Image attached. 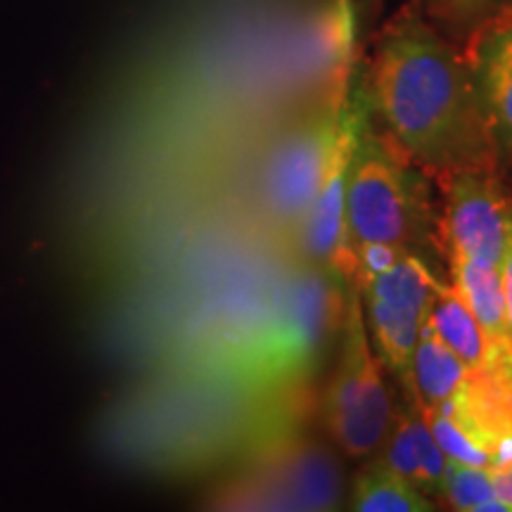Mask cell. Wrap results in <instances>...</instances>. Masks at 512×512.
Wrapping results in <instances>:
<instances>
[{"mask_svg":"<svg viewBox=\"0 0 512 512\" xmlns=\"http://www.w3.org/2000/svg\"><path fill=\"white\" fill-rule=\"evenodd\" d=\"M370 117L425 171L498 166V150L465 53L422 17L403 8L377 38L366 81Z\"/></svg>","mask_w":512,"mask_h":512,"instance_id":"1","label":"cell"},{"mask_svg":"<svg viewBox=\"0 0 512 512\" xmlns=\"http://www.w3.org/2000/svg\"><path fill=\"white\" fill-rule=\"evenodd\" d=\"M344 304L347 283L311 264L278 292L252 330L223 351L221 373L266 396L306 384L342 328Z\"/></svg>","mask_w":512,"mask_h":512,"instance_id":"2","label":"cell"},{"mask_svg":"<svg viewBox=\"0 0 512 512\" xmlns=\"http://www.w3.org/2000/svg\"><path fill=\"white\" fill-rule=\"evenodd\" d=\"M299 387L285 389L278 408L261 415L240 477L214 498L226 510H337L344 503V477L335 453L299 434L294 408Z\"/></svg>","mask_w":512,"mask_h":512,"instance_id":"3","label":"cell"},{"mask_svg":"<svg viewBox=\"0 0 512 512\" xmlns=\"http://www.w3.org/2000/svg\"><path fill=\"white\" fill-rule=\"evenodd\" d=\"M427 181L430 176L368 117L344 192L351 242H389L415 252L432 242L439 245V216L432 211Z\"/></svg>","mask_w":512,"mask_h":512,"instance_id":"4","label":"cell"},{"mask_svg":"<svg viewBox=\"0 0 512 512\" xmlns=\"http://www.w3.org/2000/svg\"><path fill=\"white\" fill-rule=\"evenodd\" d=\"M342 347L325 389L323 425L332 444L347 458H373L387 439L396 418V406L384 382V368L375 356L366 328L361 290L347 285L342 318Z\"/></svg>","mask_w":512,"mask_h":512,"instance_id":"5","label":"cell"},{"mask_svg":"<svg viewBox=\"0 0 512 512\" xmlns=\"http://www.w3.org/2000/svg\"><path fill=\"white\" fill-rule=\"evenodd\" d=\"M434 183L441 192V252L501 268L512 242V195L498 166L458 169Z\"/></svg>","mask_w":512,"mask_h":512,"instance_id":"6","label":"cell"},{"mask_svg":"<svg viewBox=\"0 0 512 512\" xmlns=\"http://www.w3.org/2000/svg\"><path fill=\"white\" fill-rule=\"evenodd\" d=\"M349 91L351 79L330 86L323 105L275 150L266 174V200L275 219L285 223L304 221L342 131Z\"/></svg>","mask_w":512,"mask_h":512,"instance_id":"7","label":"cell"},{"mask_svg":"<svg viewBox=\"0 0 512 512\" xmlns=\"http://www.w3.org/2000/svg\"><path fill=\"white\" fill-rule=\"evenodd\" d=\"M498 157L512 159V5L491 12L463 50Z\"/></svg>","mask_w":512,"mask_h":512,"instance_id":"8","label":"cell"},{"mask_svg":"<svg viewBox=\"0 0 512 512\" xmlns=\"http://www.w3.org/2000/svg\"><path fill=\"white\" fill-rule=\"evenodd\" d=\"M448 283L463 297L479 330L489 344L498 373L512 389V335L505 311V294L501 268L477 264L458 254H446Z\"/></svg>","mask_w":512,"mask_h":512,"instance_id":"9","label":"cell"},{"mask_svg":"<svg viewBox=\"0 0 512 512\" xmlns=\"http://www.w3.org/2000/svg\"><path fill=\"white\" fill-rule=\"evenodd\" d=\"M413 380L420 408H441L453 403H467L489 394H503L494 382L472 373L460 358L446 347L427 320L420 332L413 356ZM512 399V396H508Z\"/></svg>","mask_w":512,"mask_h":512,"instance_id":"10","label":"cell"},{"mask_svg":"<svg viewBox=\"0 0 512 512\" xmlns=\"http://www.w3.org/2000/svg\"><path fill=\"white\" fill-rule=\"evenodd\" d=\"M432 328L437 330V335L444 339L448 349L456 354L460 361L465 363L472 373L484 377V380L494 382L498 389H503L505 394L512 396V389L505 384V380L498 373V366L491 356L489 344L479 330L475 316H472L463 297L456 292V287L451 283H444L441 287L437 302L430 313Z\"/></svg>","mask_w":512,"mask_h":512,"instance_id":"11","label":"cell"},{"mask_svg":"<svg viewBox=\"0 0 512 512\" xmlns=\"http://www.w3.org/2000/svg\"><path fill=\"white\" fill-rule=\"evenodd\" d=\"M347 508L354 512H432L437 501L396 475L380 458L368 460L351 482L344 496Z\"/></svg>","mask_w":512,"mask_h":512,"instance_id":"12","label":"cell"},{"mask_svg":"<svg viewBox=\"0 0 512 512\" xmlns=\"http://www.w3.org/2000/svg\"><path fill=\"white\" fill-rule=\"evenodd\" d=\"M453 510L463 512H508L498 501L486 467H472L448 460L444 479V498Z\"/></svg>","mask_w":512,"mask_h":512,"instance_id":"13","label":"cell"},{"mask_svg":"<svg viewBox=\"0 0 512 512\" xmlns=\"http://www.w3.org/2000/svg\"><path fill=\"white\" fill-rule=\"evenodd\" d=\"M420 3V8L437 22L451 29H470V34L491 15V8L496 5L494 0H420Z\"/></svg>","mask_w":512,"mask_h":512,"instance_id":"14","label":"cell"},{"mask_svg":"<svg viewBox=\"0 0 512 512\" xmlns=\"http://www.w3.org/2000/svg\"><path fill=\"white\" fill-rule=\"evenodd\" d=\"M491 484H494V491L508 512H512V465L510 467H491Z\"/></svg>","mask_w":512,"mask_h":512,"instance_id":"15","label":"cell"},{"mask_svg":"<svg viewBox=\"0 0 512 512\" xmlns=\"http://www.w3.org/2000/svg\"><path fill=\"white\" fill-rule=\"evenodd\" d=\"M501 278H503V294H505V311H508V325L512 335V242L501 266Z\"/></svg>","mask_w":512,"mask_h":512,"instance_id":"16","label":"cell"},{"mask_svg":"<svg viewBox=\"0 0 512 512\" xmlns=\"http://www.w3.org/2000/svg\"><path fill=\"white\" fill-rule=\"evenodd\" d=\"M494 3H498V0H494Z\"/></svg>","mask_w":512,"mask_h":512,"instance_id":"17","label":"cell"}]
</instances>
